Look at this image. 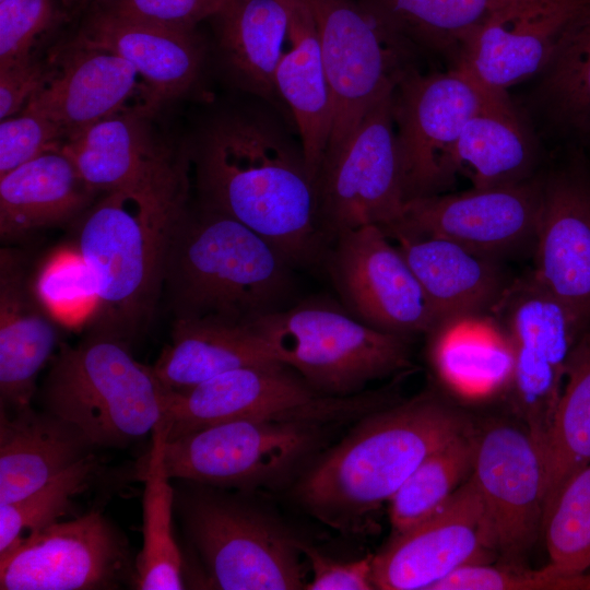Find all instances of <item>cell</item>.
<instances>
[{
  "mask_svg": "<svg viewBox=\"0 0 590 590\" xmlns=\"http://www.w3.org/2000/svg\"><path fill=\"white\" fill-rule=\"evenodd\" d=\"M292 117L252 96L212 113L186 145L198 203L246 225L295 264L318 260L328 243L315 180Z\"/></svg>",
  "mask_w": 590,
  "mask_h": 590,
  "instance_id": "1",
  "label": "cell"
},
{
  "mask_svg": "<svg viewBox=\"0 0 590 590\" xmlns=\"http://www.w3.org/2000/svg\"><path fill=\"white\" fill-rule=\"evenodd\" d=\"M465 417L430 393L374 410L302 473L295 497L324 524L357 532L425 458L470 430Z\"/></svg>",
  "mask_w": 590,
  "mask_h": 590,
  "instance_id": "2",
  "label": "cell"
},
{
  "mask_svg": "<svg viewBox=\"0 0 590 590\" xmlns=\"http://www.w3.org/2000/svg\"><path fill=\"white\" fill-rule=\"evenodd\" d=\"M293 267L235 219L188 204L170 231L162 292L175 319L248 322L283 308L294 285Z\"/></svg>",
  "mask_w": 590,
  "mask_h": 590,
  "instance_id": "3",
  "label": "cell"
},
{
  "mask_svg": "<svg viewBox=\"0 0 590 590\" xmlns=\"http://www.w3.org/2000/svg\"><path fill=\"white\" fill-rule=\"evenodd\" d=\"M189 182L102 194L80 216L75 248L96 281L91 331L129 341L162 295L168 238L188 205Z\"/></svg>",
  "mask_w": 590,
  "mask_h": 590,
  "instance_id": "4",
  "label": "cell"
},
{
  "mask_svg": "<svg viewBox=\"0 0 590 590\" xmlns=\"http://www.w3.org/2000/svg\"><path fill=\"white\" fill-rule=\"evenodd\" d=\"M168 397L153 367L133 357L128 341L90 331L76 346H61L40 402L96 448H123L152 434Z\"/></svg>",
  "mask_w": 590,
  "mask_h": 590,
  "instance_id": "5",
  "label": "cell"
},
{
  "mask_svg": "<svg viewBox=\"0 0 590 590\" xmlns=\"http://www.w3.org/2000/svg\"><path fill=\"white\" fill-rule=\"evenodd\" d=\"M248 322L280 363L322 394H356L410 366L408 338L377 330L331 302L309 299Z\"/></svg>",
  "mask_w": 590,
  "mask_h": 590,
  "instance_id": "6",
  "label": "cell"
},
{
  "mask_svg": "<svg viewBox=\"0 0 590 590\" xmlns=\"http://www.w3.org/2000/svg\"><path fill=\"white\" fill-rule=\"evenodd\" d=\"M185 482L175 489V509L214 588L305 589L298 539L240 499Z\"/></svg>",
  "mask_w": 590,
  "mask_h": 590,
  "instance_id": "7",
  "label": "cell"
},
{
  "mask_svg": "<svg viewBox=\"0 0 590 590\" xmlns=\"http://www.w3.org/2000/svg\"><path fill=\"white\" fill-rule=\"evenodd\" d=\"M381 405L376 394L327 396L284 364L245 366L190 389L170 391L164 421L167 440L238 420H283L332 425L357 420Z\"/></svg>",
  "mask_w": 590,
  "mask_h": 590,
  "instance_id": "8",
  "label": "cell"
},
{
  "mask_svg": "<svg viewBox=\"0 0 590 590\" xmlns=\"http://www.w3.org/2000/svg\"><path fill=\"white\" fill-rule=\"evenodd\" d=\"M327 425L238 420L166 440L170 479L217 488L253 489L288 479L319 448Z\"/></svg>",
  "mask_w": 590,
  "mask_h": 590,
  "instance_id": "9",
  "label": "cell"
},
{
  "mask_svg": "<svg viewBox=\"0 0 590 590\" xmlns=\"http://www.w3.org/2000/svg\"><path fill=\"white\" fill-rule=\"evenodd\" d=\"M308 2L318 26L332 103L326 157L346 142L375 103L413 68L409 62L412 46L358 0Z\"/></svg>",
  "mask_w": 590,
  "mask_h": 590,
  "instance_id": "10",
  "label": "cell"
},
{
  "mask_svg": "<svg viewBox=\"0 0 590 590\" xmlns=\"http://www.w3.org/2000/svg\"><path fill=\"white\" fill-rule=\"evenodd\" d=\"M317 214L328 243L364 225L397 222L406 203L393 119V90L364 116L346 142L323 157L316 180Z\"/></svg>",
  "mask_w": 590,
  "mask_h": 590,
  "instance_id": "11",
  "label": "cell"
},
{
  "mask_svg": "<svg viewBox=\"0 0 590 590\" xmlns=\"http://www.w3.org/2000/svg\"><path fill=\"white\" fill-rule=\"evenodd\" d=\"M486 88L458 68L408 70L393 90V119L405 201L445 193L458 174L456 149Z\"/></svg>",
  "mask_w": 590,
  "mask_h": 590,
  "instance_id": "12",
  "label": "cell"
},
{
  "mask_svg": "<svg viewBox=\"0 0 590 590\" xmlns=\"http://www.w3.org/2000/svg\"><path fill=\"white\" fill-rule=\"evenodd\" d=\"M134 574L125 536L98 509L33 531L0 553L1 590H108Z\"/></svg>",
  "mask_w": 590,
  "mask_h": 590,
  "instance_id": "13",
  "label": "cell"
},
{
  "mask_svg": "<svg viewBox=\"0 0 590 590\" xmlns=\"http://www.w3.org/2000/svg\"><path fill=\"white\" fill-rule=\"evenodd\" d=\"M544 177L520 184L472 188L410 200L385 232L446 238L498 259L535 245L543 208Z\"/></svg>",
  "mask_w": 590,
  "mask_h": 590,
  "instance_id": "14",
  "label": "cell"
},
{
  "mask_svg": "<svg viewBox=\"0 0 590 590\" xmlns=\"http://www.w3.org/2000/svg\"><path fill=\"white\" fill-rule=\"evenodd\" d=\"M332 243L329 271L352 315L404 338L427 334L436 326L420 282L380 226L344 232Z\"/></svg>",
  "mask_w": 590,
  "mask_h": 590,
  "instance_id": "15",
  "label": "cell"
},
{
  "mask_svg": "<svg viewBox=\"0 0 590 590\" xmlns=\"http://www.w3.org/2000/svg\"><path fill=\"white\" fill-rule=\"evenodd\" d=\"M471 479L491 523L497 554L516 565L543 530L544 452L527 428L491 424L475 436Z\"/></svg>",
  "mask_w": 590,
  "mask_h": 590,
  "instance_id": "16",
  "label": "cell"
},
{
  "mask_svg": "<svg viewBox=\"0 0 590 590\" xmlns=\"http://www.w3.org/2000/svg\"><path fill=\"white\" fill-rule=\"evenodd\" d=\"M496 553L483 502L470 477L434 515L396 534L373 556L380 590H433L459 568L488 563Z\"/></svg>",
  "mask_w": 590,
  "mask_h": 590,
  "instance_id": "17",
  "label": "cell"
},
{
  "mask_svg": "<svg viewBox=\"0 0 590 590\" xmlns=\"http://www.w3.org/2000/svg\"><path fill=\"white\" fill-rule=\"evenodd\" d=\"M153 115L144 108L121 111L73 133L61 150L98 194L186 184L191 169L186 148L174 153L155 130Z\"/></svg>",
  "mask_w": 590,
  "mask_h": 590,
  "instance_id": "18",
  "label": "cell"
},
{
  "mask_svg": "<svg viewBox=\"0 0 590 590\" xmlns=\"http://www.w3.org/2000/svg\"><path fill=\"white\" fill-rule=\"evenodd\" d=\"M590 0H507L470 38L455 63L487 90L507 91L540 74Z\"/></svg>",
  "mask_w": 590,
  "mask_h": 590,
  "instance_id": "19",
  "label": "cell"
},
{
  "mask_svg": "<svg viewBox=\"0 0 590 590\" xmlns=\"http://www.w3.org/2000/svg\"><path fill=\"white\" fill-rule=\"evenodd\" d=\"M533 279L590 328V177L576 164L544 177Z\"/></svg>",
  "mask_w": 590,
  "mask_h": 590,
  "instance_id": "20",
  "label": "cell"
},
{
  "mask_svg": "<svg viewBox=\"0 0 590 590\" xmlns=\"http://www.w3.org/2000/svg\"><path fill=\"white\" fill-rule=\"evenodd\" d=\"M57 57L50 79L24 109L51 119L68 138L99 120L140 108L130 105L135 97L158 109L142 76L118 55L71 39Z\"/></svg>",
  "mask_w": 590,
  "mask_h": 590,
  "instance_id": "21",
  "label": "cell"
},
{
  "mask_svg": "<svg viewBox=\"0 0 590 590\" xmlns=\"http://www.w3.org/2000/svg\"><path fill=\"white\" fill-rule=\"evenodd\" d=\"M72 40L127 60L148 85L157 107L181 97L203 73L206 49L196 31H180L88 8Z\"/></svg>",
  "mask_w": 590,
  "mask_h": 590,
  "instance_id": "22",
  "label": "cell"
},
{
  "mask_svg": "<svg viewBox=\"0 0 590 590\" xmlns=\"http://www.w3.org/2000/svg\"><path fill=\"white\" fill-rule=\"evenodd\" d=\"M57 321L40 303L22 257L0 252V410L31 406L36 379L57 342Z\"/></svg>",
  "mask_w": 590,
  "mask_h": 590,
  "instance_id": "23",
  "label": "cell"
},
{
  "mask_svg": "<svg viewBox=\"0 0 590 590\" xmlns=\"http://www.w3.org/2000/svg\"><path fill=\"white\" fill-rule=\"evenodd\" d=\"M385 233L420 282L436 326L458 317L492 314L512 283L498 259L449 239L397 231Z\"/></svg>",
  "mask_w": 590,
  "mask_h": 590,
  "instance_id": "24",
  "label": "cell"
},
{
  "mask_svg": "<svg viewBox=\"0 0 590 590\" xmlns=\"http://www.w3.org/2000/svg\"><path fill=\"white\" fill-rule=\"evenodd\" d=\"M281 1L287 14V37L275 72V90L296 126L316 180L332 122L318 26L308 0Z\"/></svg>",
  "mask_w": 590,
  "mask_h": 590,
  "instance_id": "25",
  "label": "cell"
},
{
  "mask_svg": "<svg viewBox=\"0 0 590 590\" xmlns=\"http://www.w3.org/2000/svg\"><path fill=\"white\" fill-rule=\"evenodd\" d=\"M210 20L215 55L229 83L287 111L275 90V72L287 37L282 1L227 0Z\"/></svg>",
  "mask_w": 590,
  "mask_h": 590,
  "instance_id": "26",
  "label": "cell"
},
{
  "mask_svg": "<svg viewBox=\"0 0 590 590\" xmlns=\"http://www.w3.org/2000/svg\"><path fill=\"white\" fill-rule=\"evenodd\" d=\"M95 448L79 428L45 410H0V505L27 496Z\"/></svg>",
  "mask_w": 590,
  "mask_h": 590,
  "instance_id": "27",
  "label": "cell"
},
{
  "mask_svg": "<svg viewBox=\"0 0 590 590\" xmlns=\"http://www.w3.org/2000/svg\"><path fill=\"white\" fill-rule=\"evenodd\" d=\"M97 194L61 149L45 152L0 177L1 238L80 216Z\"/></svg>",
  "mask_w": 590,
  "mask_h": 590,
  "instance_id": "28",
  "label": "cell"
},
{
  "mask_svg": "<svg viewBox=\"0 0 590 590\" xmlns=\"http://www.w3.org/2000/svg\"><path fill=\"white\" fill-rule=\"evenodd\" d=\"M427 335L434 370L455 393L481 399L510 388L514 345L504 326L492 314L442 321Z\"/></svg>",
  "mask_w": 590,
  "mask_h": 590,
  "instance_id": "29",
  "label": "cell"
},
{
  "mask_svg": "<svg viewBox=\"0 0 590 590\" xmlns=\"http://www.w3.org/2000/svg\"><path fill=\"white\" fill-rule=\"evenodd\" d=\"M538 158L536 140L507 91L486 88L483 104L459 138L458 174L476 189L510 186L534 177Z\"/></svg>",
  "mask_w": 590,
  "mask_h": 590,
  "instance_id": "30",
  "label": "cell"
},
{
  "mask_svg": "<svg viewBox=\"0 0 590 590\" xmlns=\"http://www.w3.org/2000/svg\"><path fill=\"white\" fill-rule=\"evenodd\" d=\"M170 338L152 366L169 391L190 389L239 367L282 364L249 322L174 319Z\"/></svg>",
  "mask_w": 590,
  "mask_h": 590,
  "instance_id": "31",
  "label": "cell"
},
{
  "mask_svg": "<svg viewBox=\"0 0 590 590\" xmlns=\"http://www.w3.org/2000/svg\"><path fill=\"white\" fill-rule=\"evenodd\" d=\"M151 435L152 445L141 475L143 542L134 562L133 583L141 590H181L185 589L184 558L173 530L175 489L164 462L167 440L164 418Z\"/></svg>",
  "mask_w": 590,
  "mask_h": 590,
  "instance_id": "32",
  "label": "cell"
},
{
  "mask_svg": "<svg viewBox=\"0 0 590 590\" xmlns=\"http://www.w3.org/2000/svg\"><path fill=\"white\" fill-rule=\"evenodd\" d=\"M412 47L453 55L507 0H358Z\"/></svg>",
  "mask_w": 590,
  "mask_h": 590,
  "instance_id": "33",
  "label": "cell"
},
{
  "mask_svg": "<svg viewBox=\"0 0 590 590\" xmlns=\"http://www.w3.org/2000/svg\"><path fill=\"white\" fill-rule=\"evenodd\" d=\"M536 103L558 130L590 143V3L566 27L540 73Z\"/></svg>",
  "mask_w": 590,
  "mask_h": 590,
  "instance_id": "34",
  "label": "cell"
},
{
  "mask_svg": "<svg viewBox=\"0 0 590 590\" xmlns=\"http://www.w3.org/2000/svg\"><path fill=\"white\" fill-rule=\"evenodd\" d=\"M590 461V328L569 357L545 448L544 518L565 482ZM544 521V519H543Z\"/></svg>",
  "mask_w": 590,
  "mask_h": 590,
  "instance_id": "35",
  "label": "cell"
},
{
  "mask_svg": "<svg viewBox=\"0 0 590 590\" xmlns=\"http://www.w3.org/2000/svg\"><path fill=\"white\" fill-rule=\"evenodd\" d=\"M475 436L463 433L441 446L412 472L390 499V520L396 533L439 510L472 471Z\"/></svg>",
  "mask_w": 590,
  "mask_h": 590,
  "instance_id": "36",
  "label": "cell"
},
{
  "mask_svg": "<svg viewBox=\"0 0 590 590\" xmlns=\"http://www.w3.org/2000/svg\"><path fill=\"white\" fill-rule=\"evenodd\" d=\"M543 532L552 574L570 577L590 569V461L560 488Z\"/></svg>",
  "mask_w": 590,
  "mask_h": 590,
  "instance_id": "37",
  "label": "cell"
},
{
  "mask_svg": "<svg viewBox=\"0 0 590 590\" xmlns=\"http://www.w3.org/2000/svg\"><path fill=\"white\" fill-rule=\"evenodd\" d=\"M99 463L92 453L27 496L1 504L0 553L17 539L69 515L74 498L86 492L102 472Z\"/></svg>",
  "mask_w": 590,
  "mask_h": 590,
  "instance_id": "38",
  "label": "cell"
},
{
  "mask_svg": "<svg viewBox=\"0 0 590 590\" xmlns=\"http://www.w3.org/2000/svg\"><path fill=\"white\" fill-rule=\"evenodd\" d=\"M35 292L57 322L88 321L97 303L96 281L74 247L54 252L33 279Z\"/></svg>",
  "mask_w": 590,
  "mask_h": 590,
  "instance_id": "39",
  "label": "cell"
},
{
  "mask_svg": "<svg viewBox=\"0 0 590 590\" xmlns=\"http://www.w3.org/2000/svg\"><path fill=\"white\" fill-rule=\"evenodd\" d=\"M74 12L69 0L0 1V69L33 57L39 40Z\"/></svg>",
  "mask_w": 590,
  "mask_h": 590,
  "instance_id": "40",
  "label": "cell"
},
{
  "mask_svg": "<svg viewBox=\"0 0 590 590\" xmlns=\"http://www.w3.org/2000/svg\"><path fill=\"white\" fill-rule=\"evenodd\" d=\"M68 133L51 119L22 110L0 123V177L38 155L62 148Z\"/></svg>",
  "mask_w": 590,
  "mask_h": 590,
  "instance_id": "41",
  "label": "cell"
},
{
  "mask_svg": "<svg viewBox=\"0 0 590 590\" xmlns=\"http://www.w3.org/2000/svg\"><path fill=\"white\" fill-rule=\"evenodd\" d=\"M227 0H94L88 8L180 31L216 15ZM87 8V9H88Z\"/></svg>",
  "mask_w": 590,
  "mask_h": 590,
  "instance_id": "42",
  "label": "cell"
},
{
  "mask_svg": "<svg viewBox=\"0 0 590 590\" xmlns=\"http://www.w3.org/2000/svg\"><path fill=\"white\" fill-rule=\"evenodd\" d=\"M299 548L312 571L306 583L307 590H370L373 581V556L351 562H341L323 555L311 545L299 540Z\"/></svg>",
  "mask_w": 590,
  "mask_h": 590,
  "instance_id": "43",
  "label": "cell"
},
{
  "mask_svg": "<svg viewBox=\"0 0 590 590\" xmlns=\"http://www.w3.org/2000/svg\"><path fill=\"white\" fill-rule=\"evenodd\" d=\"M54 71V62L34 56L0 69V118L22 111L44 87Z\"/></svg>",
  "mask_w": 590,
  "mask_h": 590,
  "instance_id": "44",
  "label": "cell"
},
{
  "mask_svg": "<svg viewBox=\"0 0 590 590\" xmlns=\"http://www.w3.org/2000/svg\"><path fill=\"white\" fill-rule=\"evenodd\" d=\"M69 2L75 12H84L94 2V0H69Z\"/></svg>",
  "mask_w": 590,
  "mask_h": 590,
  "instance_id": "45",
  "label": "cell"
},
{
  "mask_svg": "<svg viewBox=\"0 0 590 590\" xmlns=\"http://www.w3.org/2000/svg\"><path fill=\"white\" fill-rule=\"evenodd\" d=\"M0 1H4V0H0Z\"/></svg>",
  "mask_w": 590,
  "mask_h": 590,
  "instance_id": "46",
  "label": "cell"
}]
</instances>
